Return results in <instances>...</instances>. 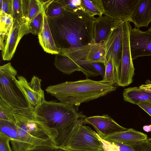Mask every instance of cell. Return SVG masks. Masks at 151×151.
Wrapping results in <instances>:
<instances>
[{
  "instance_id": "22",
  "label": "cell",
  "mask_w": 151,
  "mask_h": 151,
  "mask_svg": "<svg viewBox=\"0 0 151 151\" xmlns=\"http://www.w3.org/2000/svg\"><path fill=\"white\" fill-rule=\"evenodd\" d=\"M22 7L24 17L27 22L44 11L40 0H22Z\"/></svg>"
},
{
  "instance_id": "28",
  "label": "cell",
  "mask_w": 151,
  "mask_h": 151,
  "mask_svg": "<svg viewBox=\"0 0 151 151\" xmlns=\"http://www.w3.org/2000/svg\"><path fill=\"white\" fill-rule=\"evenodd\" d=\"M0 120L15 123V118L13 110L6 102L0 98Z\"/></svg>"
},
{
  "instance_id": "4",
  "label": "cell",
  "mask_w": 151,
  "mask_h": 151,
  "mask_svg": "<svg viewBox=\"0 0 151 151\" xmlns=\"http://www.w3.org/2000/svg\"><path fill=\"white\" fill-rule=\"evenodd\" d=\"M33 111H13L20 151H28L38 146L57 147V131L35 119Z\"/></svg>"
},
{
  "instance_id": "6",
  "label": "cell",
  "mask_w": 151,
  "mask_h": 151,
  "mask_svg": "<svg viewBox=\"0 0 151 151\" xmlns=\"http://www.w3.org/2000/svg\"><path fill=\"white\" fill-rule=\"evenodd\" d=\"M67 150L72 151L103 150L98 134L85 124L81 125L73 134Z\"/></svg>"
},
{
  "instance_id": "41",
  "label": "cell",
  "mask_w": 151,
  "mask_h": 151,
  "mask_svg": "<svg viewBox=\"0 0 151 151\" xmlns=\"http://www.w3.org/2000/svg\"><path fill=\"white\" fill-rule=\"evenodd\" d=\"M104 151V150H102V151Z\"/></svg>"
},
{
  "instance_id": "3",
  "label": "cell",
  "mask_w": 151,
  "mask_h": 151,
  "mask_svg": "<svg viewBox=\"0 0 151 151\" xmlns=\"http://www.w3.org/2000/svg\"><path fill=\"white\" fill-rule=\"evenodd\" d=\"M117 88V86L102 81L86 79L50 86L45 90L60 102L77 106L105 96Z\"/></svg>"
},
{
  "instance_id": "27",
  "label": "cell",
  "mask_w": 151,
  "mask_h": 151,
  "mask_svg": "<svg viewBox=\"0 0 151 151\" xmlns=\"http://www.w3.org/2000/svg\"><path fill=\"white\" fill-rule=\"evenodd\" d=\"M58 0L63 6L65 10L73 12H81L86 13L85 9L81 4V0Z\"/></svg>"
},
{
  "instance_id": "9",
  "label": "cell",
  "mask_w": 151,
  "mask_h": 151,
  "mask_svg": "<svg viewBox=\"0 0 151 151\" xmlns=\"http://www.w3.org/2000/svg\"><path fill=\"white\" fill-rule=\"evenodd\" d=\"M124 22L120 21H119L105 42L106 60L107 61L110 58L112 60L116 71L118 83L123 50V30Z\"/></svg>"
},
{
  "instance_id": "8",
  "label": "cell",
  "mask_w": 151,
  "mask_h": 151,
  "mask_svg": "<svg viewBox=\"0 0 151 151\" xmlns=\"http://www.w3.org/2000/svg\"><path fill=\"white\" fill-rule=\"evenodd\" d=\"M60 52L74 62L85 60L102 63L105 65L107 62L105 42L101 44L93 43L82 47L61 50Z\"/></svg>"
},
{
  "instance_id": "14",
  "label": "cell",
  "mask_w": 151,
  "mask_h": 151,
  "mask_svg": "<svg viewBox=\"0 0 151 151\" xmlns=\"http://www.w3.org/2000/svg\"><path fill=\"white\" fill-rule=\"evenodd\" d=\"M84 121L85 124L93 126L102 139L109 135L128 129L119 125L108 114L86 117Z\"/></svg>"
},
{
  "instance_id": "25",
  "label": "cell",
  "mask_w": 151,
  "mask_h": 151,
  "mask_svg": "<svg viewBox=\"0 0 151 151\" xmlns=\"http://www.w3.org/2000/svg\"><path fill=\"white\" fill-rule=\"evenodd\" d=\"M116 144L119 151H151V142L148 139L129 145Z\"/></svg>"
},
{
  "instance_id": "11",
  "label": "cell",
  "mask_w": 151,
  "mask_h": 151,
  "mask_svg": "<svg viewBox=\"0 0 151 151\" xmlns=\"http://www.w3.org/2000/svg\"><path fill=\"white\" fill-rule=\"evenodd\" d=\"M106 15L124 22H130L132 15L139 0H102Z\"/></svg>"
},
{
  "instance_id": "12",
  "label": "cell",
  "mask_w": 151,
  "mask_h": 151,
  "mask_svg": "<svg viewBox=\"0 0 151 151\" xmlns=\"http://www.w3.org/2000/svg\"><path fill=\"white\" fill-rule=\"evenodd\" d=\"M130 51L132 60L151 55V33L139 28L131 29L129 34Z\"/></svg>"
},
{
  "instance_id": "26",
  "label": "cell",
  "mask_w": 151,
  "mask_h": 151,
  "mask_svg": "<svg viewBox=\"0 0 151 151\" xmlns=\"http://www.w3.org/2000/svg\"><path fill=\"white\" fill-rule=\"evenodd\" d=\"M65 10L58 0H52L44 10L47 17H55L62 14Z\"/></svg>"
},
{
  "instance_id": "40",
  "label": "cell",
  "mask_w": 151,
  "mask_h": 151,
  "mask_svg": "<svg viewBox=\"0 0 151 151\" xmlns=\"http://www.w3.org/2000/svg\"><path fill=\"white\" fill-rule=\"evenodd\" d=\"M148 140L151 142V138L148 139Z\"/></svg>"
},
{
  "instance_id": "23",
  "label": "cell",
  "mask_w": 151,
  "mask_h": 151,
  "mask_svg": "<svg viewBox=\"0 0 151 151\" xmlns=\"http://www.w3.org/2000/svg\"><path fill=\"white\" fill-rule=\"evenodd\" d=\"M81 3L89 16L93 17L95 15H104V10L102 0H81Z\"/></svg>"
},
{
  "instance_id": "20",
  "label": "cell",
  "mask_w": 151,
  "mask_h": 151,
  "mask_svg": "<svg viewBox=\"0 0 151 151\" xmlns=\"http://www.w3.org/2000/svg\"><path fill=\"white\" fill-rule=\"evenodd\" d=\"M123 96L125 101L137 105L140 102L151 100V92L140 86L129 87L124 89Z\"/></svg>"
},
{
  "instance_id": "34",
  "label": "cell",
  "mask_w": 151,
  "mask_h": 151,
  "mask_svg": "<svg viewBox=\"0 0 151 151\" xmlns=\"http://www.w3.org/2000/svg\"><path fill=\"white\" fill-rule=\"evenodd\" d=\"M1 12L10 15L12 17V0H2V6Z\"/></svg>"
},
{
  "instance_id": "2",
  "label": "cell",
  "mask_w": 151,
  "mask_h": 151,
  "mask_svg": "<svg viewBox=\"0 0 151 151\" xmlns=\"http://www.w3.org/2000/svg\"><path fill=\"white\" fill-rule=\"evenodd\" d=\"M76 106L45 100L34 110L35 119L57 131V147L66 150L73 134L81 125L85 124L86 116L79 112Z\"/></svg>"
},
{
  "instance_id": "38",
  "label": "cell",
  "mask_w": 151,
  "mask_h": 151,
  "mask_svg": "<svg viewBox=\"0 0 151 151\" xmlns=\"http://www.w3.org/2000/svg\"><path fill=\"white\" fill-rule=\"evenodd\" d=\"M2 4V0H0V11H1Z\"/></svg>"
},
{
  "instance_id": "33",
  "label": "cell",
  "mask_w": 151,
  "mask_h": 151,
  "mask_svg": "<svg viewBox=\"0 0 151 151\" xmlns=\"http://www.w3.org/2000/svg\"><path fill=\"white\" fill-rule=\"evenodd\" d=\"M98 137L101 142L102 148L104 151H119V147L116 143L106 141L101 138L98 135Z\"/></svg>"
},
{
  "instance_id": "19",
  "label": "cell",
  "mask_w": 151,
  "mask_h": 151,
  "mask_svg": "<svg viewBox=\"0 0 151 151\" xmlns=\"http://www.w3.org/2000/svg\"><path fill=\"white\" fill-rule=\"evenodd\" d=\"M54 65L63 73L70 75L76 71H81L87 76L86 71L68 56L60 52L55 55Z\"/></svg>"
},
{
  "instance_id": "37",
  "label": "cell",
  "mask_w": 151,
  "mask_h": 151,
  "mask_svg": "<svg viewBox=\"0 0 151 151\" xmlns=\"http://www.w3.org/2000/svg\"><path fill=\"white\" fill-rule=\"evenodd\" d=\"M143 129L144 130L147 132L151 131V125H145L143 127Z\"/></svg>"
},
{
  "instance_id": "5",
  "label": "cell",
  "mask_w": 151,
  "mask_h": 151,
  "mask_svg": "<svg viewBox=\"0 0 151 151\" xmlns=\"http://www.w3.org/2000/svg\"><path fill=\"white\" fill-rule=\"evenodd\" d=\"M17 75V71L10 62L0 67V98L13 111L32 110L15 82L14 78Z\"/></svg>"
},
{
  "instance_id": "15",
  "label": "cell",
  "mask_w": 151,
  "mask_h": 151,
  "mask_svg": "<svg viewBox=\"0 0 151 151\" xmlns=\"http://www.w3.org/2000/svg\"><path fill=\"white\" fill-rule=\"evenodd\" d=\"M119 21L105 15L96 18L94 23L93 43L106 42Z\"/></svg>"
},
{
  "instance_id": "36",
  "label": "cell",
  "mask_w": 151,
  "mask_h": 151,
  "mask_svg": "<svg viewBox=\"0 0 151 151\" xmlns=\"http://www.w3.org/2000/svg\"><path fill=\"white\" fill-rule=\"evenodd\" d=\"M137 105L151 116V100L140 102Z\"/></svg>"
},
{
  "instance_id": "30",
  "label": "cell",
  "mask_w": 151,
  "mask_h": 151,
  "mask_svg": "<svg viewBox=\"0 0 151 151\" xmlns=\"http://www.w3.org/2000/svg\"><path fill=\"white\" fill-rule=\"evenodd\" d=\"M14 19L10 15L0 12V33L8 34L12 25Z\"/></svg>"
},
{
  "instance_id": "7",
  "label": "cell",
  "mask_w": 151,
  "mask_h": 151,
  "mask_svg": "<svg viewBox=\"0 0 151 151\" xmlns=\"http://www.w3.org/2000/svg\"><path fill=\"white\" fill-rule=\"evenodd\" d=\"M132 27L130 22H124L123 30V50L120 70L119 86L124 87L131 83L134 75L130 48L129 34Z\"/></svg>"
},
{
  "instance_id": "35",
  "label": "cell",
  "mask_w": 151,
  "mask_h": 151,
  "mask_svg": "<svg viewBox=\"0 0 151 151\" xmlns=\"http://www.w3.org/2000/svg\"><path fill=\"white\" fill-rule=\"evenodd\" d=\"M28 151H72L58 147L38 146Z\"/></svg>"
},
{
  "instance_id": "1",
  "label": "cell",
  "mask_w": 151,
  "mask_h": 151,
  "mask_svg": "<svg viewBox=\"0 0 151 151\" xmlns=\"http://www.w3.org/2000/svg\"><path fill=\"white\" fill-rule=\"evenodd\" d=\"M47 17L55 44L60 50L93 43L94 23L96 18L84 13L65 10L57 17Z\"/></svg>"
},
{
  "instance_id": "16",
  "label": "cell",
  "mask_w": 151,
  "mask_h": 151,
  "mask_svg": "<svg viewBox=\"0 0 151 151\" xmlns=\"http://www.w3.org/2000/svg\"><path fill=\"white\" fill-rule=\"evenodd\" d=\"M147 139V135L133 129L109 135L103 139L111 143L129 145Z\"/></svg>"
},
{
  "instance_id": "24",
  "label": "cell",
  "mask_w": 151,
  "mask_h": 151,
  "mask_svg": "<svg viewBox=\"0 0 151 151\" xmlns=\"http://www.w3.org/2000/svg\"><path fill=\"white\" fill-rule=\"evenodd\" d=\"M105 70L104 77L101 81L105 83L118 86V80L116 70L112 60L108 59L105 64Z\"/></svg>"
},
{
  "instance_id": "32",
  "label": "cell",
  "mask_w": 151,
  "mask_h": 151,
  "mask_svg": "<svg viewBox=\"0 0 151 151\" xmlns=\"http://www.w3.org/2000/svg\"><path fill=\"white\" fill-rule=\"evenodd\" d=\"M11 139L0 132V151H12L9 145Z\"/></svg>"
},
{
  "instance_id": "18",
  "label": "cell",
  "mask_w": 151,
  "mask_h": 151,
  "mask_svg": "<svg viewBox=\"0 0 151 151\" xmlns=\"http://www.w3.org/2000/svg\"><path fill=\"white\" fill-rule=\"evenodd\" d=\"M38 36L39 43L46 52L55 55L60 52V50L55 44L45 13Z\"/></svg>"
},
{
  "instance_id": "17",
  "label": "cell",
  "mask_w": 151,
  "mask_h": 151,
  "mask_svg": "<svg viewBox=\"0 0 151 151\" xmlns=\"http://www.w3.org/2000/svg\"><path fill=\"white\" fill-rule=\"evenodd\" d=\"M151 22V0H139L133 11L130 22L135 28L147 27Z\"/></svg>"
},
{
  "instance_id": "39",
  "label": "cell",
  "mask_w": 151,
  "mask_h": 151,
  "mask_svg": "<svg viewBox=\"0 0 151 151\" xmlns=\"http://www.w3.org/2000/svg\"><path fill=\"white\" fill-rule=\"evenodd\" d=\"M146 32L150 33H151V27L149 28Z\"/></svg>"
},
{
  "instance_id": "10",
  "label": "cell",
  "mask_w": 151,
  "mask_h": 151,
  "mask_svg": "<svg viewBox=\"0 0 151 151\" xmlns=\"http://www.w3.org/2000/svg\"><path fill=\"white\" fill-rule=\"evenodd\" d=\"M14 80L33 111L36 107L45 100L44 92L41 87L42 80L38 77L33 76L29 82L22 76H18Z\"/></svg>"
},
{
  "instance_id": "29",
  "label": "cell",
  "mask_w": 151,
  "mask_h": 151,
  "mask_svg": "<svg viewBox=\"0 0 151 151\" xmlns=\"http://www.w3.org/2000/svg\"><path fill=\"white\" fill-rule=\"evenodd\" d=\"M12 17L20 24L26 22L24 17L23 7L22 0H12Z\"/></svg>"
},
{
  "instance_id": "13",
  "label": "cell",
  "mask_w": 151,
  "mask_h": 151,
  "mask_svg": "<svg viewBox=\"0 0 151 151\" xmlns=\"http://www.w3.org/2000/svg\"><path fill=\"white\" fill-rule=\"evenodd\" d=\"M30 33L27 21L20 24L16 19H14L12 25L8 34L4 49L2 51L3 60H10L13 57L20 40L25 35Z\"/></svg>"
},
{
  "instance_id": "21",
  "label": "cell",
  "mask_w": 151,
  "mask_h": 151,
  "mask_svg": "<svg viewBox=\"0 0 151 151\" xmlns=\"http://www.w3.org/2000/svg\"><path fill=\"white\" fill-rule=\"evenodd\" d=\"M0 132L11 139L10 142L13 151H20L19 140L14 123L9 121L0 120Z\"/></svg>"
},
{
  "instance_id": "31",
  "label": "cell",
  "mask_w": 151,
  "mask_h": 151,
  "mask_svg": "<svg viewBox=\"0 0 151 151\" xmlns=\"http://www.w3.org/2000/svg\"><path fill=\"white\" fill-rule=\"evenodd\" d=\"M44 11L41 12L28 22V26L31 33L38 35L40 32L43 19Z\"/></svg>"
}]
</instances>
